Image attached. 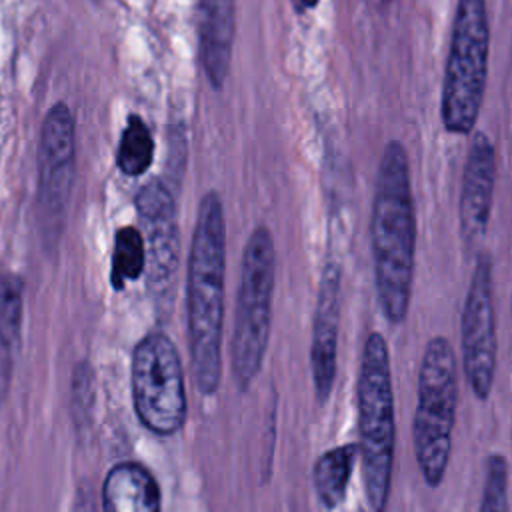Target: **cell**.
I'll return each mask as SVG.
<instances>
[{"label":"cell","instance_id":"14","mask_svg":"<svg viewBox=\"0 0 512 512\" xmlns=\"http://www.w3.org/2000/svg\"><path fill=\"white\" fill-rule=\"evenodd\" d=\"M162 498L154 474L138 462H118L102 482V512H160Z\"/></svg>","mask_w":512,"mask_h":512},{"label":"cell","instance_id":"5","mask_svg":"<svg viewBox=\"0 0 512 512\" xmlns=\"http://www.w3.org/2000/svg\"><path fill=\"white\" fill-rule=\"evenodd\" d=\"M488 52L486 0H458L440 102L442 124L452 134H470L476 126L488 76Z\"/></svg>","mask_w":512,"mask_h":512},{"label":"cell","instance_id":"2","mask_svg":"<svg viewBox=\"0 0 512 512\" xmlns=\"http://www.w3.org/2000/svg\"><path fill=\"white\" fill-rule=\"evenodd\" d=\"M370 234L378 302L384 316L400 324L412 296L416 216L408 156L398 140H390L380 158Z\"/></svg>","mask_w":512,"mask_h":512},{"label":"cell","instance_id":"20","mask_svg":"<svg viewBox=\"0 0 512 512\" xmlns=\"http://www.w3.org/2000/svg\"><path fill=\"white\" fill-rule=\"evenodd\" d=\"M72 512H98L96 502H94V496H92V492H90L88 488H80V490H78Z\"/></svg>","mask_w":512,"mask_h":512},{"label":"cell","instance_id":"12","mask_svg":"<svg viewBox=\"0 0 512 512\" xmlns=\"http://www.w3.org/2000/svg\"><path fill=\"white\" fill-rule=\"evenodd\" d=\"M496 180V154L494 146L486 134L476 132L468 150L464 178H462V194L458 206L460 232L466 242H476L484 236L492 194Z\"/></svg>","mask_w":512,"mask_h":512},{"label":"cell","instance_id":"8","mask_svg":"<svg viewBox=\"0 0 512 512\" xmlns=\"http://www.w3.org/2000/svg\"><path fill=\"white\" fill-rule=\"evenodd\" d=\"M76 124L72 110L56 102L42 122L38 144V210L48 242L60 236L74 182Z\"/></svg>","mask_w":512,"mask_h":512},{"label":"cell","instance_id":"7","mask_svg":"<svg viewBox=\"0 0 512 512\" xmlns=\"http://www.w3.org/2000/svg\"><path fill=\"white\" fill-rule=\"evenodd\" d=\"M130 390L134 412L150 432L172 436L184 426V370L174 342L164 332H150L134 346Z\"/></svg>","mask_w":512,"mask_h":512},{"label":"cell","instance_id":"16","mask_svg":"<svg viewBox=\"0 0 512 512\" xmlns=\"http://www.w3.org/2000/svg\"><path fill=\"white\" fill-rule=\"evenodd\" d=\"M22 328V280L16 274H0V372H10Z\"/></svg>","mask_w":512,"mask_h":512},{"label":"cell","instance_id":"17","mask_svg":"<svg viewBox=\"0 0 512 512\" xmlns=\"http://www.w3.org/2000/svg\"><path fill=\"white\" fill-rule=\"evenodd\" d=\"M154 158V140L146 126V122L138 114H130L126 126L122 130L118 152H116V166L126 176H140L144 174Z\"/></svg>","mask_w":512,"mask_h":512},{"label":"cell","instance_id":"9","mask_svg":"<svg viewBox=\"0 0 512 512\" xmlns=\"http://www.w3.org/2000/svg\"><path fill=\"white\" fill-rule=\"evenodd\" d=\"M462 362L470 388L480 400H486L496 374L492 268L486 256H478L476 260L462 310Z\"/></svg>","mask_w":512,"mask_h":512},{"label":"cell","instance_id":"4","mask_svg":"<svg viewBox=\"0 0 512 512\" xmlns=\"http://www.w3.org/2000/svg\"><path fill=\"white\" fill-rule=\"evenodd\" d=\"M456 360L444 336L428 340L418 372V404L414 412V454L428 486L446 474L452 430L456 422Z\"/></svg>","mask_w":512,"mask_h":512},{"label":"cell","instance_id":"18","mask_svg":"<svg viewBox=\"0 0 512 512\" xmlns=\"http://www.w3.org/2000/svg\"><path fill=\"white\" fill-rule=\"evenodd\" d=\"M146 270V252L142 232L134 226L118 228L112 248L110 284L114 290H122L126 282L138 280Z\"/></svg>","mask_w":512,"mask_h":512},{"label":"cell","instance_id":"3","mask_svg":"<svg viewBox=\"0 0 512 512\" xmlns=\"http://www.w3.org/2000/svg\"><path fill=\"white\" fill-rule=\"evenodd\" d=\"M358 424L364 488L374 512H384L390 494L394 462V394L390 376L388 344L372 332L362 350L358 374Z\"/></svg>","mask_w":512,"mask_h":512},{"label":"cell","instance_id":"13","mask_svg":"<svg viewBox=\"0 0 512 512\" xmlns=\"http://www.w3.org/2000/svg\"><path fill=\"white\" fill-rule=\"evenodd\" d=\"M234 22V0H200V58L214 90H220L228 76L236 28Z\"/></svg>","mask_w":512,"mask_h":512},{"label":"cell","instance_id":"10","mask_svg":"<svg viewBox=\"0 0 512 512\" xmlns=\"http://www.w3.org/2000/svg\"><path fill=\"white\" fill-rule=\"evenodd\" d=\"M136 212L144 230L146 280L152 296L160 302L168 298L180 260V236L176 204L170 190L154 180L136 196Z\"/></svg>","mask_w":512,"mask_h":512},{"label":"cell","instance_id":"19","mask_svg":"<svg viewBox=\"0 0 512 512\" xmlns=\"http://www.w3.org/2000/svg\"><path fill=\"white\" fill-rule=\"evenodd\" d=\"M506 486V462L502 456L494 454L486 462V482L480 512H508Z\"/></svg>","mask_w":512,"mask_h":512},{"label":"cell","instance_id":"6","mask_svg":"<svg viewBox=\"0 0 512 512\" xmlns=\"http://www.w3.org/2000/svg\"><path fill=\"white\" fill-rule=\"evenodd\" d=\"M276 276V250L266 226L254 228L244 256L236 296L230 360L236 382L246 388L258 374L272 324V294Z\"/></svg>","mask_w":512,"mask_h":512},{"label":"cell","instance_id":"11","mask_svg":"<svg viewBox=\"0 0 512 512\" xmlns=\"http://www.w3.org/2000/svg\"><path fill=\"white\" fill-rule=\"evenodd\" d=\"M338 326H340V266L330 260L326 262L318 286L314 324H312V378L314 390L320 402L332 390L336 376V344H338Z\"/></svg>","mask_w":512,"mask_h":512},{"label":"cell","instance_id":"15","mask_svg":"<svg viewBox=\"0 0 512 512\" xmlns=\"http://www.w3.org/2000/svg\"><path fill=\"white\" fill-rule=\"evenodd\" d=\"M356 458H358V446L346 444V446H336L324 452L316 460L312 470V480L324 506L334 508L344 500Z\"/></svg>","mask_w":512,"mask_h":512},{"label":"cell","instance_id":"1","mask_svg":"<svg viewBox=\"0 0 512 512\" xmlns=\"http://www.w3.org/2000/svg\"><path fill=\"white\" fill-rule=\"evenodd\" d=\"M226 224L220 196H202L188 254L186 314L188 344L196 388L214 394L222 378Z\"/></svg>","mask_w":512,"mask_h":512},{"label":"cell","instance_id":"21","mask_svg":"<svg viewBox=\"0 0 512 512\" xmlns=\"http://www.w3.org/2000/svg\"><path fill=\"white\" fill-rule=\"evenodd\" d=\"M300 10H306V8H314L318 4V0H296Z\"/></svg>","mask_w":512,"mask_h":512}]
</instances>
